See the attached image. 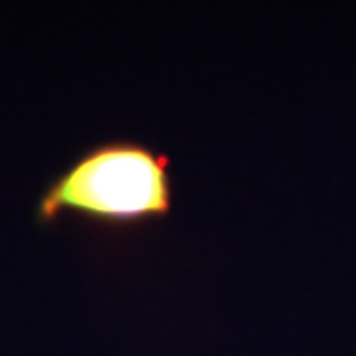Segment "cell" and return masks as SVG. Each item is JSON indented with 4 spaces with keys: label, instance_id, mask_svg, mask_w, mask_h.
I'll return each mask as SVG.
<instances>
[{
    "label": "cell",
    "instance_id": "obj_1",
    "mask_svg": "<svg viewBox=\"0 0 356 356\" xmlns=\"http://www.w3.org/2000/svg\"><path fill=\"white\" fill-rule=\"evenodd\" d=\"M172 212L170 156L135 139H107L83 149L51 178L36 204L42 226L76 218L111 238L151 228Z\"/></svg>",
    "mask_w": 356,
    "mask_h": 356
}]
</instances>
